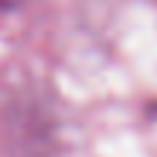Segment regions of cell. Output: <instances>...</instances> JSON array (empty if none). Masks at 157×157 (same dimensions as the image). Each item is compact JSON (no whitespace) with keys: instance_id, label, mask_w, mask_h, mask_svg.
<instances>
[{"instance_id":"cell-1","label":"cell","mask_w":157,"mask_h":157,"mask_svg":"<svg viewBox=\"0 0 157 157\" xmlns=\"http://www.w3.org/2000/svg\"><path fill=\"white\" fill-rule=\"evenodd\" d=\"M0 6H12V0H0Z\"/></svg>"}]
</instances>
